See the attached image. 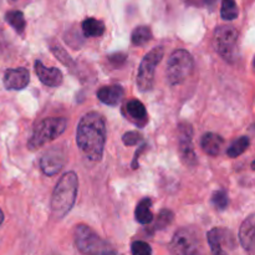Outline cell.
<instances>
[{
    "label": "cell",
    "mask_w": 255,
    "mask_h": 255,
    "mask_svg": "<svg viewBox=\"0 0 255 255\" xmlns=\"http://www.w3.org/2000/svg\"><path fill=\"white\" fill-rule=\"evenodd\" d=\"M212 203H213V206L216 207L218 211H224V209L228 207V203H229L227 192L223 191V189L214 192L213 197H212Z\"/></svg>",
    "instance_id": "cb8c5ba5"
},
{
    "label": "cell",
    "mask_w": 255,
    "mask_h": 255,
    "mask_svg": "<svg viewBox=\"0 0 255 255\" xmlns=\"http://www.w3.org/2000/svg\"><path fill=\"white\" fill-rule=\"evenodd\" d=\"M214 49L228 62L238 59V31L233 26L224 25L214 31Z\"/></svg>",
    "instance_id": "8992f818"
},
{
    "label": "cell",
    "mask_w": 255,
    "mask_h": 255,
    "mask_svg": "<svg viewBox=\"0 0 255 255\" xmlns=\"http://www.w3.org/2000/svg\"><path fill=\"white\" fill-rule=\"evenodd\" d=\"M82 31L87 37H99L105 32V24L94 17H89L82 22Z\"/></svg>",
    "instance_id": "ac0fdd59"
},
{
    "label": "cell",
    "mask_w": 255,
    "mask_h": 255,
    "mask_svg": "<svg viewBox=\"0 0 255 255\" xmlns=\"http://www.w3.org/2000/svg\"><path fill=\"white\" fill-rule=\"evenodd\" d=\"M35 72L44 85L49 87L60 86L62 82V72L56 67H46L41 61H35Z\"/></svg>",
    "instance_id": "5bb4252c"
},
{
    "label": "cell",
    "mask_w": 255,
    "mask_h": 255,
    "mask_svg": "<svg viewBox=\"0 0 255 255\" xmlns=\"http://www.w3.org/2000/svg\"><path fill=\"white\" fill-rule=\"evenodd\" d=\"M65 164V153L61 148H51L42 156L40 166L47 176L59 173Z\"/></svg>",
    "instance_id": "8fae6325"
},
{
    "label": "cell",
    "mask_w": 255,
    "mask_h": 255,
    "mask_svg": "<svg viewBox=\"0 0 255 255\" xmlns=\"http://www.w3.org/2000/svg\"><path fill=\"white\" fill-rule=\"evenodd\" d=\"M131 253L132 255H151L152 249L146 242L136 241L132 243L131 246Z\"/></svg>",
    "instance_id": "d4e9b609"
},
{
    "label": "cell",
    "mask_w": 255,
    "mask_h": 255,
    "mask_svg": "<svg viewBox=\"0 0 255 255\" xmlns=\"http://www.w3.org/2000/svg\"><path fill=\"white\" fill-rule=\"evenodd\" d=\"M66 126V119H62V117H50V119L42 120L40 124L35 126L27 146L32 151L41 148L42 146L54 141L60 134L64 133Z\"/></svg>",
    "instance_id": "277c9868"
},
{
    "label": "cell",
    "mask_w": 255,
    "mask_h": 255,
    "mask_svg": "<svg viewBox=\"0 0 255 255\" xmlns=\"http://www.w3.org/2000/svg\"><path fill=\"white\" fill-rule=\"evenodd\" d=\"M126 111L129 117L134 119V121H146L147 119V112L146 107L143 106L141 101L138 100H132V101L127 102L126 105Z\"/></svg>",
    "instance_id": "d6986e66"
},
{
    "label": "cell",
    "mask_w": 255,
    "mask_h": 255,
    "mask_svg": "<svg viewBox=\"0 0 255 255\" xmlns=\"http://www.w3.org/2000/svg\"><path fill=\"white\" fill-rule=\"evenodd\" d=\"M97 97L102 104H106L109 106H116L124 97V89L120 85L104 86L97 91Z\"/></svg>",
    "instance_id": "9a60e30c"
},
{
    "label": "cell",
    "mask_w": 255,
    "mask_h": 255,
    "mask_svg": "<svg viewBox=\"0 0 255 255\" xmlns=\"http://www.w3.org/2000/svg\"><path fill=\"white\" fill-rule=\"evenodd\" d=\"M172 221H173V213L167 211V209H164V211H162L161 213H159L158 218H157V228H164V227L168 226Z\"/></svg>",
    "instance_id": "484cf974"
},
{
    "label": "cell",
    "mask_w": 255,
    "mask_h": 255,
    "mask_svg": "<svg viewBox=\"0 0 255 255\" xmlns=\"http://www.w3.org/2000/svg\"><path fill=\"white\" fill-rule=\"evenodd\" d=\"M239 239H241L242 247L248 255H255V217L251 214L246 221L243 222L239 231Z\"/></svg>",
    "instance_id": "7c38bea8"
},
{
    "label": "cell",
    "mask_w": 255,
    "mask_h": 255,
    "mask_svg": "<svg viewBox=\"0 0 255 255\" xmlns=\"http://www.w3.org/2000/svg\"><path fill=\"white\" fill-rule=\"evenodd\" d=\"M162 57H163V47L159 46L151 50L142 59L138 74H137V85H138V89L142 92L149 91L153 87L154 71H156L157 65L161 62Z\"/></svg>",
    "instance_id": "52a82bcc"
},
{
    "label": "cell",
    "mask_w": 255,
    "mask_h": 255,
    "mask_svg": "<svg viewBox=\"0 0 255 255\" xmlns=\"http://www.w3.org/2000/svg\"><path fill=\"white\" fill-rule=\"evenodd\" d=\"M179 153H181L182 159L187 166H194L197 163L196 152L192 144V131L191 125L182 124L179 125Z\"/></svg>",
    "instance_id": "30bf717a"
},
{
    "label": "cell",
    "mask_w": 255,
    "mask_h": 255,
    "mask_svg": "<svg viewBox=\"0 0 255 255\" xmlns=\"http://www.w3.org/2000/svg\"><path fill=\"white\" fill-rule=\"evenodd\" d=\"M76 142L82 153L90 161H101L106 143V125L97 112H89L79 122Z\"/></svg>",
    "instance_id": "6da1fadb"
},
{
    "label": "cell",
    "mask_w": 255,
    "mask_h": 255,
    "mask_svg": "<svg viewBox=\"0 0 255 255\" xmlns=\"http://www.w3.org/2000/svg\"><path fill=\"white\" fill-rule=\"evenodd\" d=\"M79 179L75 172H67L55 186L51 197V211L56 218L66 216L74 207L77 196Z\"/></svg>",
    "instance_id": "7a4b0ae2"
},
{
    "label": "cell",
    "mask_w": 255,
    "mask_h": 255,
    "mask_svg": "<svg viewBox=\"0 0 255 255\" xmlns=\"http://www.w3.org/2000/svg\"><path fill=\"white\" fill-rule=\"evenodd\" d=\"M141 138L142 136L138 133V132L132 131V132H127V133H125L124 137H122V141H124V143L127 144V146H133V144H136Z\"/></svg>",
    "instance_id": "4316f807"
},
{
    "label": "cell",
    "mask_w": 255,
    "mask_h": 255,
    "mask_svg": "<svg viewBox=\"0 0 255 255\" xmlns=\"http://www.w3.org/2000/svg\"><path fill=\"white\" fill-rule=\"evenodd\" d=\"M132 44L137 46L147 44L152 39V31L148 26H138L132 32Z\"/></svg>",
    "instance_id": "ffe728a7"
},
{
    "label": "cell",
    "mask_w": 255,
    "mask_h": 255,
    "mask_svg": "<svg viewBox=\"0 0 255 255\" xmlns=\"http://www.w3.org/2000/svg\"><path fill=\"white\" fill-rule=\"evenodd\" d=\"M216 1L217 0H206V4L209 5V6H212V5H213Z\"/></svg>",
    "instance_id": "f1b7e54d"
},
{
    "label": "cell",
    "mask_w": 255,
    "mask_h": 255,
    "mask_svg": "<svg viewBox=\"0 0 255 255\" xmlns=\"http://www.w3.org/2000/svg\"><path fill=\"white\" fill-rule=\"evenodd\" d=\"M30 81V74L24 67L6 70L4 75V86L7 90H22Z\"/></svg>",
    "instance_id": "4fadbf2b"
},
{
    "label": "cell",
    "mask_w": 255,
    "mask_h": 255,
    "mask_svg": "<svg viewBox=\"0 0 255 255\" xmlns=\"http://www.w3.org/2000/svg\"><path fill=\"white\" fill-rule=\"evenodd\" d=\"M199 248L198 238L189 229H179L171 242L173 255H201Z\"/></svg>",
    "instance_id": "ba28073f"
},
{
    "label": "cell",
    "mask_w": 255,
    "mask_h": 255,
    "mask_svg": "<svg viewBox=\"0 0 255 255\" xmlns=\"http://www.w3.org/2000/svg\"><path fill=\"white\" fill-rule=\"evenodd\" d=\"M5 20L11 25L15 29V31L22 34L26 26V22H25L24 14L21 11H9L5 15Z\"/></svg>",
    "instance_id": "44dd1931"
},
{
    "label": "cell",
    "mask_w": 255,
    "mask_h": 255,
    "mask_svg": "<svg viewBox=\"0 0 255 255\" xmlns=\"http://www.w3.org/2000/svg\"><path fill=\"white\" fill-rule=\"evenodd\" d=\"M75 244L81 253L86 255H115L114 247L100 238L90 227L80 224L75 231Z\"/></svg>",
    "instance_id": "3957f363"
},
{
    "label": "cell",
    "mask_w": 255,
    "mask_h": 255,
    "mask_svg": "<svg viewBox=\"0 0 255 255\" xmlns=\"http://www.w3.org/2000/svg\"><path fill=\"white\" fill-rule=\"evenodd\" d=\"M238 6L234 0H223L221 15L224 20H234L238 17Z\"/></svg>",
    "instance_id": "603a6c76"
},
{
    "label": "cell",
    "mask_w": 255,
    "mask_h": 255,
    "mask_svg": "<svg viewBox=\"0 0 255 255\" xmlns=\"http://www.w3.org/2000/svg\"><path fill=\"white\" fill-rule=\"evenodd\" d=\"M223 144H224V139L222 138V136L217 133H206L203 137H202L201 141V146L203 148V151L206 152L207 154L212 157L218 156L219 153L223 149Z\"/></svg>",
    "instance_id": "2e32d148"
},
{
    "label": "cell",
    "mask_w": 255,
    "mask_h": 255,
    "mask_svg": "<svg viewBox=\"0 0 255 255\" xmlns=\"http://www.w3.org/2000/svg\"><path fill=\"white\" fill-rule=\"evenodd\" d=\"M207 238L213 255H229L228 252L236 247L233 234L228 229L213 228L208 232Z\"/></svg>",
    "instance_id": "9c48e42d"
},
{
    "label": "cell",
    "mask_w": 255,
    "mask_h": 255,
    "mask_svg": "<svg viewBox=\"0 0 255 255\" xmlns=\"http://www.w3.org/2000/svg\"><path fill=\"white\" fill-rule=\"evenodd\" d=\"M2 222H4V214H2L1 209H0V226H1Z\"/></svg>",
    "instance_id": "f546056e"
},
{
    "label": "cell",
    "mask_w": 255,
    "mask_h": 255,
    "mask_svg": "<svg viewBox=\"0 0 255 255\" xmlns=\"http://www.w3.org/2000/svg\"><path fill=\"white\" fill-rule=\"evenodd\" d=\"M52 51H54V54L56 55L57 57H59V60L62 62V64L69 65L70 62H71V57H70L69 55H67L66 52L64 51V50H62V47L56 46V47H54V49H52Z\"/></svg>",
    "instance_id": "83f0119b"
},
{
    "label": "cell",
    "mask_w": 255,
    "mask_h": 255,
    "mask_svg": "<svg viewBox=\"0 0 255 255\" xmlns=\"http://www.w3.org/2000/svg\"><path fill=\"white\" fill-rule=\"evenodd\" d=\"M193 57L186 50H177L167 62V79L169 84L178 85L186 81L193 71Z\"/></svg>",
    "instance_id": "5b68a950"
},
{
    "label": "cell",
    "mask_w": 255,
    "mask_h": 255,
    "mask_svg": "<svg viewBox=\"0 0 255 255\" xmlns=\"http://www.w3.org/2000/svg\"><path fill=\"white\" fill-rule=\"evenodd\" d=\"M152 201L149 198H143L137 206L134 211V217L136 221L141 224H148L153 221V214L151 211Z\"/></svg>",
    "instance_id": "e0dca14e"
},
{
    "label": "cell",
    "mask_w": 255,
    "mask_h": 255,
    "mask_svg": "<svg viewBox=\"0 0 255 255\" xmlns=\"http://www.w3.org/2000/svg\"><path fill=\"white\" fill-rule=\"evenodd\" d=\"M249 144H251V141H249L248 137H241V138H238L236 142H233V143L231 144V147H229L228 151H227V154H228L231 158H237V157L241 156L243 152H246L247 149H248Z\"/></svg>",
    "instance_id": "7402d4cb"
}]
</instances>
